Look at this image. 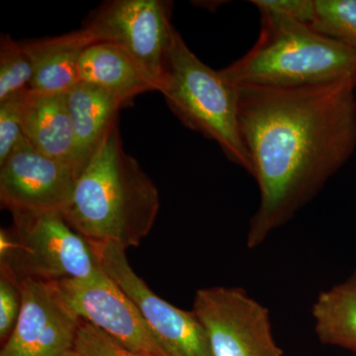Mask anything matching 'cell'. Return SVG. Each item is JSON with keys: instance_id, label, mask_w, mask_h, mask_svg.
I'll return each mask as SVG.
<instances>
[{"instance_id": "6da1fadb", "label": "cell", "mask_w": 356, "mask_h": 356, "mask_svg": "<svg viewBox=\"0 0 356 356\" xmlns=\"http://www.w3.org/2000/svg\"><path fill=\"white\" fill-rule=\"evenodd\" d=\"M238 125L259 185L247 245H261L317 195L356 149V86H235Z\"/></svg>"}, {"instance_id": "7a4b0ae2", "label": "cell", "mask_w": 356, "mask_h": 356, "mask_svg": "<svg viewBox=\"0 0 356 356\" xmlns=\"http://www.w3.org/2000/svg\"><path fill=\"white\" fill-rule=\"evenodd\" d=\"M159 206L156 184L126 153L117 125L77 177L63 215L89 243L126 250L147 238Z\"/></svg>"}, {"instance_id": "3957f363", "label": "cell", "mask_w": 356, "mask_h": 356, "mask_svg": "<svg viewBox=\"0 0 356 356\" xmlns=\"http://www.w3.org/2000/svg\"><path fill=\"white\" fill-rule=\"evenodd\" d=\"M257 43L220 70L231 86L300 88L350 81L356 86V51L283 14L259 8Z\"/></svg>"}, {"instance_id": "277c9868", "label": "cell", "mask_w": 356, "mask_h": 356, "mask_svg": "<svg viewBox=\"0 0 356 356\" xmlns=\"http://www.w3.org/2000/svg\"><path fill=\"white\" fill-rule=\"evenodd\" d=\"M159 92L180 122L221 147L252 175V163L238 125V95L217 70L204 64L173 29L166 49Z\"/></svg>"}, {"instance_id": "5b68a950", "label": "cell", "mask_w": 356, "mask_h": 356, "mask_svg": "<svg viewBox=\"0 0 356 356\" xmlns=\"http://www.w3.org/2000/svg\"><path fill=\"white\" fill-rule=\"evenodd\" d=\"M10 228L0 229V271L18 281L89 282L105 276L92 248L56 211L13 213Z\"/></svg>"}, {"instance_id": "8992f818", "label": "cell", "mask_w": 356, "mask_h": 356, "mask_svg": "<svg viewBox=\"0 0 356 356\" xmlns=\"http://www.w3.org/2000/svg\"><path fill=\"white\" fill-rule=\"evenodd\" d=\"M172 3L163 0H111L90 14L81 29L91 44H116L159 91L173 29Z\"/></svg>"}, {"instance_id": "52a82bcc", "label": "cell", "mask_w": 356, "mask_h": 356, "mask_svg": "<svg viewBox=\"0 0 356 356\" xmlns=\"http://www.w3.org/2000/svg\"><path fill=\"white\" fill-rule=\"evenodd\" d=\"M191 311L205 329L214 356H283L268 310L243 288L199 289Z\"/></svg>"}, {"instance_id": "ba28073f", "label": "cell", "mask_w": 356, "mask_h": 356, "mask_svg": "<svg viewBox=\"0 0 356 356\" xmlns=\"http://www.w3.org/2000/svg\"><path fill=\"white\" fill-rule=\"evenodd\" d=\"M106 275L132 300L170 356H214L209 339L193 312L161 298L134 271L126 250L111 243H89Z\"/></svg>"}, {"instance_id": "9c48e42d", "label": "cell", "mask_w": 356, "mask_h": 356, "mask_svg": "<svg viewBox=\"0 0 356 356\" xmlns=\"http://www.w3.org/2000/svg\"><path fill=\"white\" fill-rule=\"evenodd\" d=\"M22 308L0 356H76L83 318L72 310L57 281H20Z\"/></svg>"}, {"instance_id": "30bf717a", "label": "cell", "mask_w": 356, "mask_h": 356, "mask_svg": "<svg viewBox=\"0 0 356 356\" xmlns=\"http://www.w3.org/2000/svg\"><path fill=\"white\" fill-rule=\"evenodd\" d=\"M67 304L86 322L139 356H170L139 309L105 274L95 281H57Z\"/></svg>"}, {"instance_id": "8fae6325", "label": "cell", "mask_w": 356, "mask_h": 356, "mask_svg": "<svg viewBox=\"0 0 356 356\" xmlns=\"http://www.w3.org/2000/svg\"><path fill=\"white\" fill-rule=\"evenodd\" d=\"M76 175L67 163L24 145L0 165V203L9 212L64 213Z\"/></svg>"}, {"instance_id": "7c38bea8", "label": "cell", "mask_w": 356, "mask_h": 356, "mask_svg": "<svg viewBox=\"0 0 356 356\" xmlns=\"http://www.w3.org/2000/svg\"><path fill=\"white\" fill-rule=\"evenodd\" d=\"M74 152L72 168L76 179L115 126L123 104L113 95L81 81L67 95Z\"/></svg>"}, {"instance_id": "4fadbf2b", "label": "cell", "mask_w": 356, "mask_h": 356, "mask_svg": "<svg viewBox=\"0 0 356 356\" xmlns=\"http://www.w3.org/2000/svg\"><path fill=\"white\" fill-rule=\"evenodd\" d=\"M33 65L30 90L42 95H67L81 83L79 63L91 43L83 29L51 38L22 43Z\"/></svg>"}, {"instance_id": "5bb4252c", "label": "cell", "mask_w": 356, "mask_h": 356, "mask_svg": "<svg viewBox=\"0 0 356 356\" xmlns=\"http://www.w3.org/2000/svg\"><path fill=\"white\" fill-rule=\"evenodd\" d=\"M21 112L29 144L44 156L72 168L74 139L67 95H42L29 90L21 97Z\"/></svg>"}, {"instance_id": "9a60e30c", "label": "cell", "mask_w": 356, "mask_h": 356, "mask_svg": "<svg viewBox=\"0 0 356 356\" xmlns=\"http://www.w3.org/2000/svg\"><path fill=\"white\" fill-rule=\"evenodd\" d=\"M79 81L92 84L130 104L136 96L156 91L138 65L116 44H91L79 63Z\"/></svg>"}, {"instance_id": "2e32d148", "label": "cell", "mask_w": 356, "mask_h": 356, "mask_svg": "<svg viewBox=\"0 0 356 356\" xmlns=\"http://www.w3.org/2000/svg\"><path fill=\"white\" fill-rule=\"evenodd\" d=\"M312 316L321 343L356 353V270L318 294Z\"/></svg>"}, {"instance_id": "e0dca14e", "label": "cell", "mask_w": 356, "mask_h": 356, "mask_svg": "<svg viewBox=\"0 0 356 356\" xmlns=\"http://www.w3.org/2000/svg\"><path fill=\"white\" fill-rule=\"evenodd\" d=\"M33 65L21 42L9 35L0 37V103L30 90Z\"/></svg>"}, {"instance_id": "ac0fdd59", "label": "cell", "mask_w": 356, "mask_h": 356, "mask_svg": "<svg viewBox=\"0 0 356 356\" xmlns=\"http://www.w3.org/2000/svg\"><path fill=\"white\" fill-rule=\"evenodd\" d=\"M310 26L356 51V0H315Z\"/></svg>"}, {"instance_id": "d6986e66", "label": "cell", "mask_w": 356, "mask_h": 356, "mask_svg": "<svg viewBox=\"0 0 356 356\" xmlns=\"http://www.w3.org/2000/svg\"><path fill=\"white\" fill-rule=\"evenodd\" d=\"M22 95L0 103V165L16 149L29 143L23 130Z\"/></svg>"}, {"instance_id": "ffe728a7", "label": "cell", "mask_w": 356, "mask_h": 356, "mask_svg": "<svg viewBox=\"0 0 356 356\" xmlns=\"http://www.w3.org/2000/svg\"><path fill=\"white\" fill-rule=\"evenodd\" d=\"M74 353L76 356H139L83 320L77 334Z\"/></svg>"}, {"instance_id": "44dd1931", "label": "cell", "mask_w": 356, "mask_h": 356, "mask_svg": "<svg viewBox=\"0 0 356 356\" xmlns=\"http://www.w3.org/2000/svg\"><path fill=\"white\" fill-rule=\"evenodd\" d=\"M22 308L19 281L0 271V341L1 346L13 334Z\"/></svg>"}, {"instance_id": "7402d4cb", "label": "cell", "mask_w": 356, "mask_h": 356, "mask_svg": "<svg viewBox=\"0 0 356 356\" xmlns=\"http://www.w3.org/2000/svg\"><path fill=\"white\" fill-rule=\"evenodd\" d=\"M257 8L289 16L311 25L315 17V0H254Z\"/></svg>"}]
</instances>
